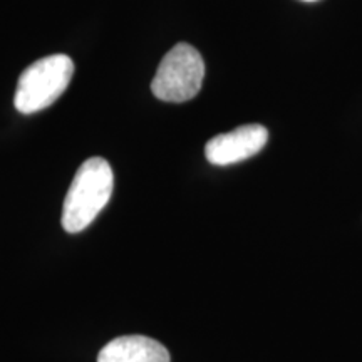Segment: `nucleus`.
<instances>
[{"mask_svg":"<svg viewBox=\"0 0 362 362\" xmlns=\"http://www.w3.org/2000/svg\"><path fill=\"white\" fill-rule=\"evenodd\" d=\"M115 175L104 158H89L74 175L62 206V226L67 233H79L93 223L110 202Z\"/></svg>","mask_w":362,"mask_h":362,"instance_id":"f257e3e1","label":"nucleus"},{"mask_svg":"<svg viewBox=\"0 0 362 362\" xmlns=\"http://www.w3.org/2000/svg\"><path fill=\"white\" fill-rule=\"evenodd\" d=\"M74 74V62L64 54L35 61L22 72L13 104L22 115H33L52 106L64 94Z\"/></svg>","mask_w":362,"mask_h":362,"instance_id":"f03ea898","label":"nucleus"},{"mask_svg":"<svg viewBox=\"0 0 362 362\" xmlns=\"http://www.w3.org/2000/svg\"><path fill=\"white\" fill-rule=\"evenodd\" d=\"M269 141V131L262 124H247L215 136L206 143L205 155L211 165L228 166L260 153Z\"/></svg>","mask_w":362,"mask_h":362,"instance_id":"20e7f679","label":"nucleus"},{"mask_svg":"<svg viewBox=\"0 0 362 362\" xmlns=\"http://www.w3.org/2000/svg\"><path fill=\"white\" fill-rule=\"evenodd\" d=\"M205 78L202 54L189 44H176L163 57L151 90L165 103H187L200 93Z\"/></svg>","mask_w":362,"mask_h":362,"instance_id":"7ed1b4c3","label":"nucleus"},{"mask_svg":"<svg viewBox=\"0 0 362 362\" xmlns=\"http://www.w3.org/2000/svg\"><path fill=\"white\" fill-rule=\"evenodd\" d=\"M170 352L161 342L146 336H123L103 347L98 362H170Z\"/></svg>","mask_w":362,"mask_h":362,"instance_id":"39448f33","label":"nucleus"},{"mask_svg":"<svg viewBox=\"0 0 362 362\" xmlns=\"http://www.w3.org/2000/svg\"><path fill=\"white\" fill-rule=\"evenodd\" d=\"M305 2H315V0H305Z\"/></svg>","mask_w":362,"mask_h":362,"instance_id":"423d86ee","label":"nucleus"}]
</instances>
